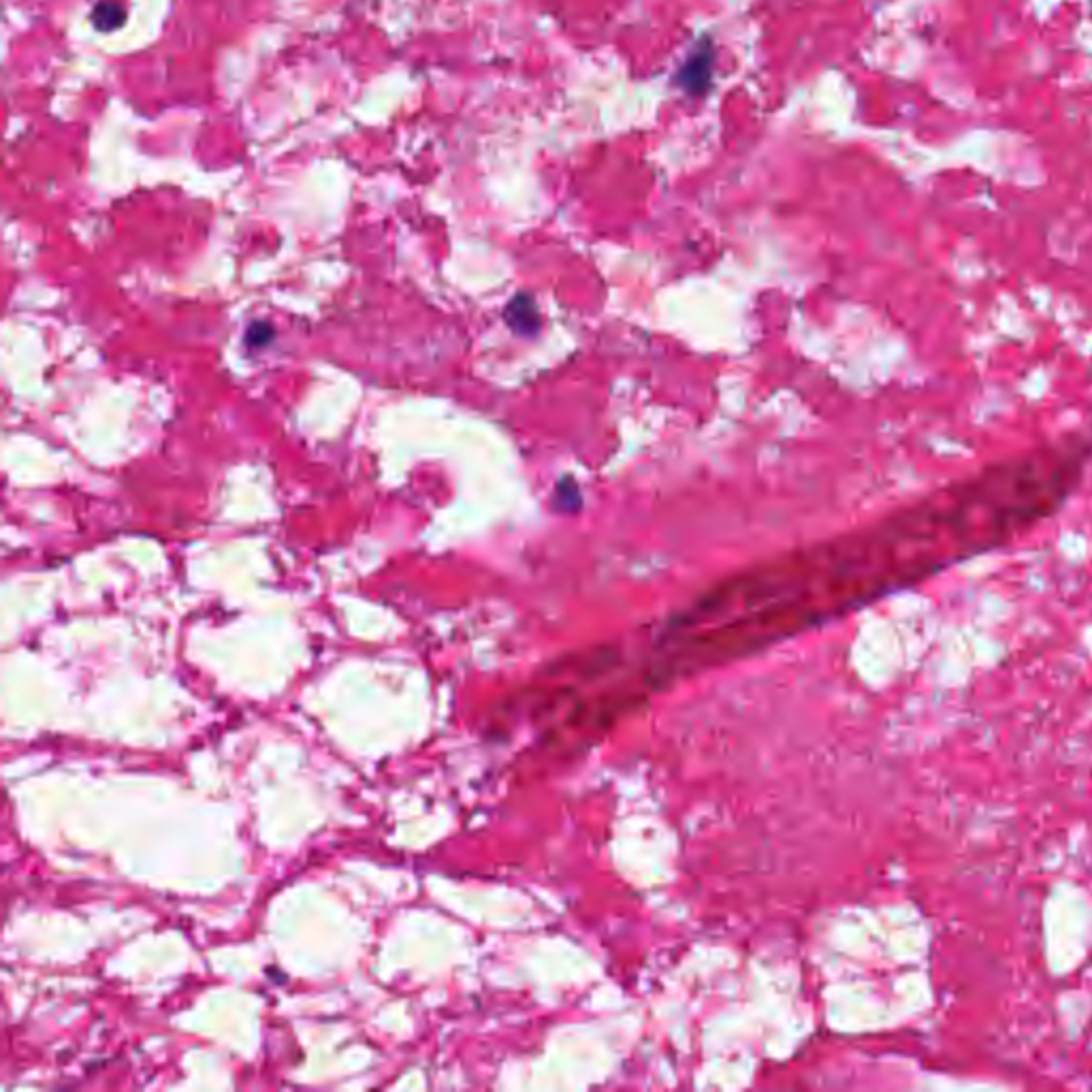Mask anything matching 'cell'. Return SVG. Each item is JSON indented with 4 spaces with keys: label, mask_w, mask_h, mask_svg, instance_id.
Segmentation results:
<instances>
[{
    "label": "cell",
    "mask_w": 1092,
    "mask_h": 1092,
    "mask_svg": "<svg viewBox=\"0 0 1092 1092\" xmlns=\"http://www.w3.org/2000/svg\"><path fill=\"white\" fill-rule=\"evenodd\" d=\"M711 73H713V50H711V44H707L702 50H695L693 54H689L687 62L681 66L677 75V82L689 94H702V92H707L711 84Z\"/></svg>",
    "instance_id": "6da1fadb"
},
{
    "label": "cell",
    "mask_w": 1092,
    "mask_h": 1092,
    "mask_svg": "<svg viewBox=\"0 0 1092 1092\" xmlns=\"http://www.w3.org/2000/svg\"><path fill=\"white\" fill-rule=\"evenodd\" d=\"M90 18L99 32H113L125 24L127 7L122 0H99Z\"/></svg>",
    "instance_id": "7a4b0ae2"
}]
</instances>
